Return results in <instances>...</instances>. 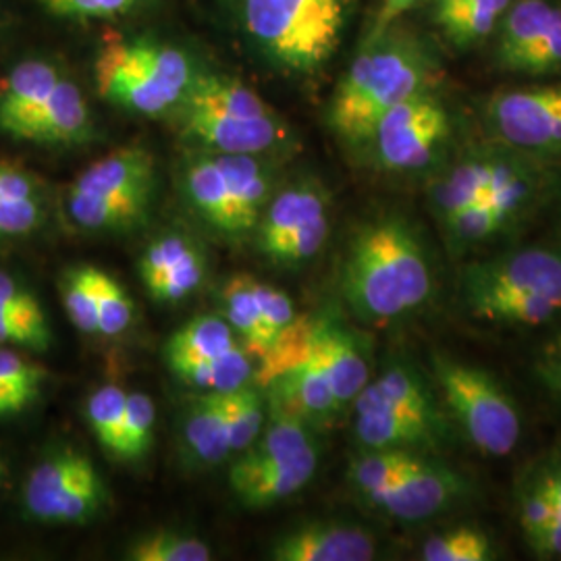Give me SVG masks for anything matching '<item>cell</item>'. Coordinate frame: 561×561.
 I'll list each match as a JSON object with an SVG mask.
<instances>
[{"instance_id": "1", "label": "cell", "mask_w": 561, "mask_h": 561, "mask_svg": "<svg viewBox=\"0 0 561 561\" xmlns=\"http://www.w3.org/2000/svg\"><path fill=\"white\" fill-rule=\"evenodd\" d=\"M433 285L421 241L396 217L364 225L341 271V294L362 321H393L419 310Z\"/></svg>"}, {"instance_id": "2", "label": "cell", "mask_w": 561, "mask_h": 561, "mask_svg": "<svg viewBox=\"0 0 561 561\" xmlns=\"http://www.w3.org/2000/svg\"><path fill=\"white\" fill-rule=\"evenodd\" d=\"M439 65L421 42L377 34L337 83L329 106V125L343 140L368 141L385 113L431 92Z\"/></svg>"}, {"instance_id": "3", "label": "cell", "mask_w": 561, "mask_h": 561, "mask_svg": "<svg viewBox=\"0 0 561 561\" xmlns=\"http://www.w3.org/2000/svg\"><path fill=\"white\" fill-rule=\"evenodd\" d=\"M458 291L477 321L542 327L561 317V252L535 245L472 262L461 271Z\"/></svg>"}, {"instance_id": "4", "label": "cell", "mask_w": 561, "mask_h": 561, "mask_svg": "<svg viewBox=\"0 0 561 561\" xmlns=\"http://www.w3.org/2000/svg\"><path fill=\"white\" fill-rule=\"evenodd\" d=\"M178 108L181 136L215 154H261L287 140L268 102L227 76H194Z\"/></svg>"}, {"instance_id": "5", "label": "cell", "mask_w": 561, "mask_h": 561, "mask_svg": "<svg viewBox=\"0 0 561 561\" xmlns=\"http://www.w3.org/2000/svg\"><path fill=\"white\" fill-rule=\"evenodd\" d=\"M350 7L352 0H238L250 38L296 73H312L335 55Z\"/></svg>"}, {"instance_id": "6", "label": "cell", "mask_w": 561, "mask_h": 561, "mask_svg": "<svg viewBox=\"0 0 561 561\" xmlns=\"http://www.w3.org/2000/svg\"><path fill=\"white\" fill-rule=\"evenodd\" d=\"M94 73L104 101L152 117L175 108L194 80L183 50L148 38L106 44Z\"/></svg>"}, {"instance_id": "7", "label": "cell", "mask_w": 561, "mask_h": 561, "mask_svg": "<svg viewBox=\"0 0 561 561\" xmlns=\"http://www.w3.org/2000/svg\"><path fill=\"white\" fill-rule=\"evenodd\" d=\"M433 375L449 416L481 454L505 458L516 449L522 435L518 405L489 373L437 354Z\"/></svg>"}, {"instance_id": "8", "label": "cell", "mask_w": 561, "mask_h": 561, "mask_svg": "<svg viewBox=\"0 0 561 561\" xmlns=\"http://www.w3.org/2000/svg\"><path fill=\"white\" fill-rule=\"evenodd\" d=\"M183 192L204 221L238 236L259 227L271 180L252 154H213L185 167Z\"/></svg>"}, {"instance_id": "9", "label": "cell", "mask_w": 561, "mask_h": 561, "mask_svg": "<svg viewBox=\"0 0 561 561\" xmlns=\"http://www.w3.org/2000/svg\"><path fill=\"white\" fill-rule=\"evenodd\" d=\"M106 503L108 489L94 461L67 445L46 454L21 489L23 512L38 524H88Z\"/></svg>"}, {"instance_id": "10", "label": "cell", "mask_w": 561, "mask_h": 561, "mask_svg": "<svg viewBox=\"0 0 561 561\" xmlns=\"http://www.w3.org/2000/svg\"><path fill=\"white\" fill-rule=\"evenodd\" d=\"M449 136L447 106L433 92H424L385 113L368 141L382 169L410 173L428 167Z\"/></svg>"}, {"instance_id": "11", "label": "cell", "mask_w": 561, "mask_h": 561, "mask_svg": "<svg viewBox=\"0 0 561 561\" xmlns=\"http://www.w3.org/2000/svg\"><path fill=\"white\" fill-rule=\"evenodd\" d=\"M484 115L503 144L530 154H561V83L497 92Z\"/></svg>"}, {"instance_id": "12", "label": "cell", "mask_w": 561, "mask_h": 561, "mask_svg": "<svg viewBox=\"0 0 561 561\" xmlns=\"http://www.w3.org/2000/svg\"><path fill=\"white\" fill-rule=\"evenodd\" d=\"M463 491L466 481L456 470L419 454L398 481L366 500L396 520L422 522L447 512L460 502Z\"/></svg>"}, {"instance_id": "13", "label": "cell", "mask_w": 561, "mask_h": 561, "mask_svg": "<svg viewBox=\"0 0 561 561\" xmlns=\"http://www.w3.org/2000/svg\"><path fill=\"white\" fill-rule=\"evenodd\" d=\"M354 437L362 449L428 451L449 442L428 424L391 408L370 385L354 400Z\"/></svg>"}, {"instance_id": "14", "label": "cell", "mask_w": 561, "mask_h": 561, "mask_svg": "<svg viewBox=\"0 0 561 561\" xmlns=\"http://www.w3.org/2000/svg\"><path fill=\"white\" fill-rule=\"evenodd\" d=\"M275 561H368L377 545L368 530L347 524L317 522L280 535L271 547Z\"/></svg>"}, {"instance_id": "15", "label": "cell", "mask_w": 561, "mask_h": 561, "mask_svg": "<svg viewBox=\"0 0 561 561\" xmlns=\"http://www.w3.org/2000/svg\"><path fill=\"white\" fill-rule=\"evenodd\" d=\"M312 350L340 408L354 403L370 382V364L360 340L337 322L321 319L314 327Z\"/></svg>"}, {"instance_id": "16", "label": "cell", "mask_w": 561, "mask_h": 561, "mask_svg": "<svg viewBox=\"0 0 561 561\" xmlns=\"http://www.w3.org/2000/svg\"><path fill=\"white\" fill-rule=\"evenodd\" d=\"M0 345L36 354L53 347V327L42 301L4 271H0Z\"/></svg>"}, {"instance_id": "17", "label": "cell", "mask_w": 561, "mask_h": 561, "mask_svg": "<svg viewBox=\"0 0 561 561\" xmlns=\"http://www.w3.org/2000/svg\"><path fill=\"white\" fill-rule=\"evenodd\" d=\"M140 187H154V161L144 148H121L101 161L92 162L67 192V198L102 201L129 194Z\"/></svg>"}, {"instance_id": "18", "label": "cell", "mask_w": 561, "mask_h": 561, "mask_svg": "<svg viewBox=\"0 0 561 561\" xmlns=\"http://www.w3.org/2000/svg\"><path fill=\"white\" fill-rule=\"evenodd\" d=\"M92 134L88 102L80 88L60 78L50 99L21 127L18 140L36 144H80Z\"/></svg>"}, {"instance_id": "19", "label": "cell", "mask_w": 561, "mask_h": 561, "mask_svg": "<svg viewBox=\"0 0 561 561\" xmlns=\"http://www.w3.org/2000/svg\"><path fill=\"white\" fill-rule=\"evenodd\" d=\"M60 71L46 60L20 62L0 85V131L15 138L59 83Z\"/></svg>"}, {"instance_id": "20", "label": "cell", "mask_w": 561, "mask_h": 561, "mask_svg": "<svg viewBox=\"0 0 561 561\" xmlns=\"http://www.w3.org/2000/svg\"><path fill=\"white\" fill-rule=\"evenodd\" d=\"M319 468L317 443L285 460L266 463L243 481L231 484V491L245 507H266L283 502L301 491L314 479Z\"/></svg>"}, {"instance_id": "21", "label": "cell", "mask_w": 561, "mask_h": 561, "mask_svg": "<svg viewBox=\"0 0 561 561\" xmlns=\"http://www.w3.org/2000/svg\"><path fill=\"white\" fill-rule=\"evenodd\" d=\"M329 215L327 194L314 183H300L283 190L279 196L266 204L259 221V245L271 259L283 241L306 222Z\"/></svg>"}, {"instance_id": "22", "label": "cell", "mask_w": 561, "mask_h": 561, "mask_svg": "<svg viewBox=\"0 0 561 561\" xmlns=\"http://www.w3.org/2000/svg\"><path fill=\"white\" fill-rule=\"evenodd\" d=\"M497 154L472 152L451 164L431 190V206L437 221H451L463 208L484 198Z\"/></svg>"}, {"instance_id": "23", "label": "cell", "mask_w": 561, "mask_h": 561, "mask_svg": "<svg viewBox=\"0 0 561 561\" xmlns=\"http://www.w3.org/2000/svg\"><path fill=\"white\" fill-rule=\"evenodd\" d=\"M44 215L41 181L18 164L0 161V241L34 233Z\"/></svg>"}, {"instance_id": "24", "label": "cell", "mask_w": 561, "mask_h": 561, "mask_svg": "<svg viewBox=\"0 0 561 561\" xmlns=\"http://www.w3.org/2000/svg\"><path fill=\"white\" fill-rule=\"evenodd\" d=\"M368 385L391 408L428 424L445 439L451 437V428L439 408V401L431 391L428 382L424 381L421 373H416L403 364H393L382 373L377 381L368 382Z\"/></svg>"}, {"instance_id": "25", "label": "cell", "mask_w": 561, "mask_h": 561, "mask_svg": "<svg viewBox=\"0 0 561 561\" xmlns=\"http://www.w3.org/2000/svg\"><path fill=\"white\" fill-rule=\"evenodd\" d=\"M183 443L187 454L202 466H215L231 454L222 393H202L187 405L183 416Z\"/></svg>"}, {"instance_id": "26", "label": "cell", "mask_w": 561, "mask_h": 561, "mask_svg": "<svg viewBox=\"0 0 561 561\" xmlns=\"http://www.w3.org/2000/svg\"><path fill=\"white\" fill-rule=\"evenodd\" d=\"M238 345H241L240 340L227 319L204 314L183 324L169 337L164 345V360L169 370H173L183 364L217 358Z\"/></svg>"}, {"instance_id": "27", "label": "cell", "mask_w": 561, "mask_h": 561, "mask_svg": "<svg viewBox=\"0 0 561 561\" xmlns=\"http://www.w3.org/2000/svg\"><path fill=\"white\" fill-rule=\"evenodd\" d=\"M514 0H437L435 21L458 48L486 41Z\"/></svg>"}, {"instance_id": "28", "label": "cell", "mask_w": 561, "mask_h": 561, "mask_svg": "<svg viewBox=\"0 0 561 561\" xmlns=\"http://www.w3.org/2000/svg\"><path fill=\"white\" fill-rule=\"evenodd\" d=\"M560 15L561 4L553 0H514L497 25V60L503 69L539 41Z\"/></svg>"}, {"instance_id": "29", "label": "cell", "mask_w": 561, "mask_h": 561, "mask_svg": "<svg viewBox=\"0 0 561 561\" xmlns=\"http://www.w3.org/2000/svg\"><path fill=\"white\" fill-rule=\"evenodd\" d=\"M539 183V173L528 161L497 154L491 183L482 201L493 206L503 221L512 225L535 201Z\"/></svg>"}, {"instance_id": "30", "label": "cell", "mask_w": 561, "mask_h": 561, "mask_svg": "<svg viewBox=\"0 0 561 561\" xmlns=\"http://www.w3.org/2000/svg\"><path fill=\"white\" fill-rule=\"evenodd\" d=\"M48 370L20 354L15 347L0 345V419H11L41 400Z\"/></svg>"}, {"instance_id": "31", "label": "cell", "mask_w": 561, "mask_h": 561, "mask_svg": "<svg viewBox=\"0 0 561 561\" xmlns=\"http://www.w3.org/2000/svg\"><path fill=\"white\" fill-rule=\"evenodd\" d=\"M225 319L231 324L236 337L245 352L261 360L268 350V335L264 331L261 306L254 294V277L236 275L221 287Z\"/></svg>"}, {"instance_id": "32", "label": "cell", "mask_w": 561, "mask_h": 561, "mask_svg": "<svg viewBox=\"0 0 561 561\" xmlns=\"http://www.w3.org/2000/svg\"><path fill=\"white\" fill-rule=\"evenodd\" d=\"M183 385L194 387L202 393H229L241 385L252 381L254 366L252 356L243 345L210 360L183 364L171 370Z\"/></svg>"}, {"instance_id": "33", "label": "cell", "mask_w": 561, "mask_h": 561, "mask_svg": "<svg viewBox=\"0 0 561 561\" xmlns=\"http://www.w3.org/2000/svg\"><path fill=\"white\" fill-rule=\"evenodd\" d=\"M317 321L308 317H298L287 329H283L266 354L259 360V370L252 377L261 389H266L271 382L277 381L289 370H294L300 364L312 345Z\"/></svg>"}, {"instance_id": "34", "label": "cell", "mask_w": 561, "mask_h": 561, "mask_svg": "<svg viewBox=\"0 0 561 561\" xmlns=\"http://www.w3.org/2000/svg\"><path fill=\"white\" fill-rule=\"evenodd\" d=\"M222 396L231 454L245 451L259 439L266 422V403L262 398V389L256 382L250 381Z\"/></svg>"}, {"instance_id": "35", "label": "cell", "mask_w": 561, "mask_h": 561, "mask_svg": "<svg viewBox=\"0 0 561 561\" xmlns=\"http://www.w3.org/2000/svg\"><path fill=\"white\" fill-rule=\"evenodd\" d=\"M416 456L419 451L408 449H364V454L350 466V481L364 497H368L398 481Z\"/></svg>"}, {"instance_id": "36", "label": "cell", "mask_w": 561, "mask_h": 561, "mask_svg": "<svg viewBox=\"0 0 561 561\" xmlns=\"http://www.w3.org/2000/svg\"><path fill=\"white\" fill-rule=\"evenodd\" d=\"M59 291L69 321L73 322L85 335H99L94 266L78 264V266L67 268L60 275Z\"/></svg>"}, {"instance_id": "37", "label": "cell", "mask_w": 561, "mask_h": 561, "mask_svg": "<svg viewBox=\"0 0 561 561\" xmlns=\"http://www.w3.org/2000/svg\"><path fill=\"white\" fill-rule=\"evenodd\" d=\"M507 222L495 213L493 206L479 201L458 213L451 221L443 225L445 240L454 254H463L502 233Z\"/></svg>"}, {"instance_id": "38", "label": "cell", "mask_w": 561, "mask_h": 561, "mask_svg": "<svg viewBox=\"0 0 561 561\" xmlns=\"http://www.w3.org/2000/svg\"><path fill=\"white\" fill-rule=\"evenodd\" d=\"M497 558L491 539L472 526L443 530L426 539L421 549L424 561H491Z\"/></svg>"}, {"instance_id": "39", "label": "cell", "mask_w": 561, "mask_h": 561, "mask_svg": "<svg viewBox=\"0 0 561 561\" xmlns=\"http://www.w3.org/2000/svg\"><path fill=\"white\" fill-rule=\"evenodd\" d=\"M131 561H208L213 551L206 542L175 530H154L129 545Z\"/></svg>"}, {"instance_id": "40", "label": "cell", "mask_w": 561, "mask_h": 561, "mask_svg": "<svg viewBox=\"0 0 561 561\" xmlns=\"http://www.w3.org/2000/svg\"><path fill=\"white\" fill-rule=\"evenodd\" d=\"M127 410V393L117 385H104L85 401V421L102 449L115 458Z\"/></svg>"}, {"instance_id": "41", "label": "cell", "mask_w": 561, "mask_h": 561, "mask_svg": "<svg viewBox=\"0 0 561 561\" xmlns=\"http://www.w3.org/2000/svg\"><path fill=\"white\" fill-rule=\"evenodd\" d=\"M94 291L99 310V335L119 337L136 317V306L127 289L113 275L94 266Z\"/></svg>"}, {"instance_id": "42", "label": "cell", "mask_w": 561, "mask_h": 561, "mask_svg": "<svg viewBox=\"0 0 561 561\" xmlns=\"http://www.w3.org/2000/svg\"><path fill=\"white\" fill-rule=\"evenodd\" d=\"M157 421L154 401L146 393H127V410L121 431L115 458L121 461H136L144 458L152 445V431Z\"/></svg>"}, {"instance_id": "43", "label": "cell", "mask_w": 561, "mask_h": 561, "mask_svg": "<svg viewBox=\"0 0 561 561\" xmlns=\"http://www.w3.org/2000/svg\"><path fill=\"white\" fill-rule=\"evenodd\" d=\"M206 273V261L201 248H196L190 256L169 268L161 279L148 287V296L159 304H175L201 287Z\"/></svg>"}, {"instance_id": "44", "label": "cell", "mask_w": 561, "mask_h": 561, "mask_svg": "<svg viewBox=\"0 0 561 561\" xmlns=\"http://www.w3.org/2000/svg\"><path fill=\"white\" fill-rule=\"evenodd\" d=\"M198 245L194 241L187 240L185 236L180 233H169L162 236L159 240L152 241L144 254H141L138 271H140V279L144 287H152L162 275L173 268L178 262L183 261L185 256H190Z\"/></svg>"}, {"instance_id": "45", "label": "cell", "mask_w": 561, "mask_h": 561, "mask_svg": "<svg viewBox=\"0 0 561 561\" xmlns=\"http://www.w3.org/2000/svg\"><path fill=\"white\" fill-rule=\"evenodd\" d=\"M331 231V221L329 215H322L314 221L306 222L298 231H294L287 240L280 243L277 252L268 259L275 264H300V262L310 261L312 256L319 254L324 241L329 238Z\"/></svg>"}, {"instance_id": "46", "label": "cell", "mask_w": 561, "mask_h": 561, "mask_svg": "<svg viewBox=\"0 0 561 561\" xmlns=\"http://www.w3.org/2000/svg\"><path fill=\"white\" fill-rule=\"evenodd\" d=\"M558 69H561V15L539 41L528 46L520 57L507 67V71L524 76H542Z\"/></svg>"}, {"instance_id": "47", "label": "cell", "mask_w": 561, "mask_h": 561, "mask_svg": "<svg viewBox=\"0 0 561 561\" xmlns=\"http://www.w3.org/2000/svg\"><path fill=\"white\" fill-rule=\"evenodd\" d=\"M254 294L261 306L262 322H264V331L268 335V347H271V343L280 331L298 319V312L291 298L268 283L254 279Z\"/></svg>"}, {"instance_id": "48", "label": "cell", "mask_w": 561, "mask_h": 561, "mask_svg": "<svg viewBox=\"0 0 561 561\" xmlns=\"http://www.w3.org/2000/svg\"><path fill=\"white\" fill-rule=\"evenodd\" d=\"M539 472H541L542 482L547 486V493L553 503L556 520L549 533V541L545 549V560H561V445L545 454L542 458L535 461Z\"/></svg>"}, {"instance_id": "49", "label": "cell", "mask_w": 561, "mask_h": 561, "mask_svg": "<svg viewBox=\"0 0 561 561\" xmlns=\"http://www.w3.org/2000/svg\"><path fill=\"white\" fill-rule=\"evenodd\" d=\"M42 4L67 20H108L127 13L138 0H41Z\"/></svg>"}, {"instance_id": "50", "label": "cell", "mask_w": 561, "mask_h": 561, "mask_svg": "<svg viewBox=\"0 0 561 561\" xmlns=\"http://www.w3.org/2000/svg\"><path fill=\"white\" fill-rule=\"evenodd\" d=\"M542 379L561 396V341L545 356L541 364Z\"/></svg>"}, {"instance_id": "51", "label": "cell", "mask_w": 561, "mask_h": 561, "mask_svg": "<svg viewBox=\"0 0 561 561\" xmlns=\"http://www.w3.org/2000/svg\"><path fill=\"white\" fill-rule=\"evenodd\" d=\"M422 0H382L381 11H379V20H377V34H381L382 30L398 20L401 13L410 11L412 7L421 4Z\"/></svg>"}]
</instances>
